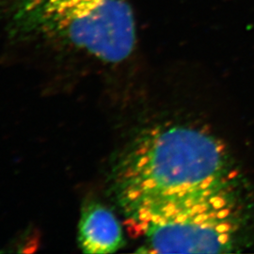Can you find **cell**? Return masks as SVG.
<instances>
[{"label": "cell", "instance_id": "obj_4", "mask_svg": "<svg viewBox=\"0 0 254 254\" xmlns=\"http://www.w3.org/2000/svg\"><path fill=\"white\" fill-rule=\"evenodd\" d=\"M78 244L82 252L88 254H113L124 245L118 219L100 202L90 201L82 208Z\"/></svg>", "mask_w": 254, "mask_h": 254}, {"label": "cell", "instance_id": "obj_1", "mask_svg": "<svg viewBox=\"0 0 254 254\" xmlns=\"http://www.w3.org/2000/svg\"><path fill=\"white\" fill-rule=\"evenodd\" d=\"M236 180L225 145L196 127L141 133L113 171V189L126 216Z\"/></svg>", "mask_w": 254, "mask_h": 254}, {"label": "cell", "instance_id": "obj_3", "mask_svg": "<svg viewBox=\"0 0 254 254\" xmlns=\"http://www.w3.org/2000/svg\"><path fill=\"white\" fill-rule=\"evenodd\" d=\"M129 230L150 253L218 254L236 247L243 208L236 180L127 216Z\"/></svg>", "mask_w": 254, "mask_h": 254}, {"label": "cell", "instance_id": "obj_2", "mask_svg": "<svg viewBox=\"0 0 254 254\" xmlns=\"http://www.w3.org/2000/svg\"><path fill=\"white\" fill-rule=\"evenodd\" d=\"M14 35L66 47L104 64H120L136 46L129 0H18Z\"/></svg>", "mask_w": 254, "mask_h": 254}]
</instances>
